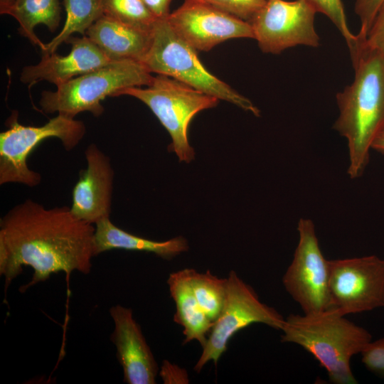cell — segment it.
I'll use <instances>...</instances> for the list:
<instances>
[{"label": "cell", "mask_w": 384, "mask_h": 384, "mask_svg": "<svg viewBox=\"0 0 384 384\" xmlns=\"http://www.w3.org/2000/svg\"><path fill=\"white\" fill-rule=\"evenodd\" d=\"M85 155L87 166L73 187L70 208L75 218L95 225L110 218L114 170L110 158L95 144L87 146Z\"/></svg>", "instance_id": "obj_13"}, {"label": "cell", "mask_w": 384, "mask_h": 384, "mask_svg": "<svg viewBox=\"0 0 384 384\" xmlns=\"http://www.w3.org/2000/svg\"><path fill=\"white\" fill-rule=\"evenodd\" d=\"M331 307L342 315L384 307V259L377 255L329 260Z\"/></svg>", "instance_id": "obj_10"}, {"label": "cell", "mask_w": 384, "mask_h": 384, "mask_svg": "<svg viewBox=\"0 0 384 384\" xmlns=\"http://www.w3.org/2000/svg\"><path fill=\"white\" fill-rule=\"evenodd\" d=\"M316 13L308 0H266L249 23L260 50L279 54L297 46H319L314 27Z\"/></svg>", "instance_id": "obj_11"}, {"label": "cell", "mask_w": 384, "mask_h": 384, "mask_svg": "<svg viewBox=\"0 0 384 384\" xmlns=\"http://www.w3.org/2000/svg\"><path fill=\"white\" fill-rule=\"evenodd\" d=\"M167 283L176 307L174 321L183 328V343L196 340L203 348L213 322L199 306L190 286L186 269L170 274Z\"/></svg>", "instance_id": "obj_18"}, {"label": "cell", "mask_w": 384, "mask_h": 384, "mask_svg": "<svg viewBox=\"0 0 384 384\" xmlns=\"http://www.w3.org/2000/svg\"><path fill=\"white\" fill-rule=\"evenodd\" d=\"M142 63L151 73L171 77L257 117L260 115V110L248 98L204 67L197 50L174 31L167 18L154 23L151 43Z\"/></svg>", "instance_id": "obj_5"}, {"label": "cell", "mask_w": 384, "mask_h": 384, "mask_svg": "<svg viewBox=\"0 0 384 384\" xmlns=\"http://www.w3.org/2000/svg\"><path fill=\"white\" fill-rule=\"evenodd\" d=\"M282 341L293 343L311 354L334 384H356L351 359L372 341L365 328L334 308L314 314H291L281 329Z\"/></svg>", "instance_id": "obj_3"}, {"label": "cell", "mask_w": 384, "mask_h": 384, "mask_svg": "<svg viewBox=\"0 0 384 384\" xmlns=\"http://www.w3.org/2000/svg\"><path fill=\"white\" fill-rule=\"evenodd\" d=\"M65 43L71 45L68 54L42 53L39 63L23 67L20 80L29 87L42 80L58 86L112 62L87 36Z\"/></svg>", "instance_id": "obj_15"}, {"label": "cell", "mask_w": 384, "mask_h": 384, "mask_svg": "<svg viewBox=\"0 0 384 384\" xmlns=\"http://www.w3.org/2000/svg\"><path fill=\"white\" fill-rule=\"evenodd\" d=\"M384 0H356L354 11L361 22L360 30L368 33L375 14Z\"/></svg>", "instance_id": "obj_26"}, {"label": "cell", "mask_w": 384, "mask_h": 384, "mask_svg": "<svg viewBox=\"0 0 384 384\" xmlns=\"http://www.w3.org/2000/svg\"><path fill=\"white\" fill-rule=\"evenodd\" d=\"M227 279L226 297L220 316L213 323L194 370L200 372L208 362L217 364L226 351L230 339L255 323L281 330L284 318L273 307L262 303L255 290L231 271Z\"/></svg>", "instance_id": "obj_8"}, {"label": "cell", "mask_w": 384, "mask_h": 384, "mask_svg": "<svg viewBox=\"0 0 384 384\" xmlns=\"http://www.w3.org/2000/svg\"><path fill=\"white\" fill-rule=\"evenodd\" d=\"M167 20L174 31L196 50L208 51L232 38H254L248 21L203 0H184Z\"/></svg>", "instance_id": "obj_12"}, {"label": "cell", "mask_w": 384, "mask_h": 384, "mask_svg": "<svg viewBox=\"0 0 384 384\" xmlns=\"http://www.w3.org/2000/svg\"><path fill=\"white\" fill-rule=\"evenodd\" d=\"M4 14L11 16L18 23V32L40 48L44 43L34 33L39 24L45 25L54 32L61 20V7L59 0H14Z\"/></svg>", "instance_id": "obj_19"}, {"label": "cell", "mask_w": 384, "mask_h": 384, "mask_svg": "<svg viewBox=\"0 0 384 384\" xmlns=\"http://www.w3.org/2000/svg\"><path fill=\"white\" fill-rule=\"evenodd\" d=\"M371 149L379 153L384 154V127L375 138Z\"/></svg>", "instance_id": "obj_29"}, {"label": "cell", "mask_w": 384, "mask_h": 384, "mask_svg": "<svg viewBox=\"0 0 384 384\" xmlns=\"http://www.w3.org/2000/svg\"><path fill=\"white\" fill-rule=\"evenodd\" d=\"M193 293L202 310L213 323L220 314L226 297L227 279L186 269Z\"/></svg>", "instance_id": "obj_21"}, {"label": "cell", "mask_w": 384, "mask_h": 384, "mask_svg": "<svg viewBox=\"0 0 384 384\" xmlns=\"http://www.w3.org/2000/svg\"><path fill=\"white\" fill-rule=\"evenodd\" d=\"M151 31L102 16L87 29L85 35L112 61L142 62L151 43Z\"/></svg>", "instance_id": "obj_16"}, {"label": "cell", "mask_w": 384, "mask_h": 384, "mask_svg": "<svg viewBox=\"0 0 384 384\" xmlns=\"http://www.w3.org/2000/svg\"><path fill=\"white\" fill-rule=\"evenodd\" d=\"M103 16L151 31L157 19L142 0H101Z\"/></svg>", "instance_id": "obj_22"}, {"label": "cell", "mask_w": 384, "mask_h": 384, "mask_svg": "<svg viewBox=\"0 0 384 384\" xmlns=\"http://www.w3.org/2000/svg\"><path fill=\"white\" fill-rule=\"evenodd\" d=\"M153 78L140 61L115 60L56 86L55 91H43L39 105L47 114L75 118L89 112L98 117L104 112L101 102L105 97H117L128 87L148 86Z\"/></svg>", "instance_id": "obj_4"}, {"label": "cell", "mask_w": 384, "mask_h": 384, "mask_svg": "<svg viewBox=\"0 0 384 384\" xmlns=\"http://www.w3.org/2000/svg\"><path fill=\"white\" fill-rule=\"evenodd\" d=\"M145 87L126 88L118 96L129 95L144 103L171 136L169 151L174 152L180 161L190 163L195 151L188 142V126L196 114L215 107L219 100L164 75L154 77Z\"/></svg>", "instance_id": "obj_6"}, {"label": "cell", "mask_w": 384, "mask_h": 384, "mask_svg": "<svg viewBox=\"0 0 384 384\" xmlns=\"http://www.w3.org/2000/svg\"><path fill=\"white\" fill-rule=\"evenodd\" d=\"M95 226L75 218L68 206L46 208L26 199L0 219V274L6 286L19 275L23 266L33 268L31 286L51 274L92 268Z\"/></svg>", "instance_id": "obj_1"}, {"label": "cell", "mask_w": 384, "mask_h": 384, "mask_svg": "<svg viewBox=\"0 0 384 384\" xmlns=\"http://www.w3.org/2000/svg\"><path fill=\"white\" fill-rule=\"evenodd\" d=\"M317 13L326 16L337 28L350 49L356 40V35L349 29L341 0H308Z\"/></svg>", "instance_id": "obj_23"}, {"label": "cell", "mask_w": 384, "mask_h": 384, "mask_svg": "<svg viewBox=\"0 0 384 384\" xmlns=\"http://www.w3.org/2000/svg\"><path fill=\"white\" fill-rule=\"evenodd\" d=\"M364 366L384 379V337L371 341L361 353Z\"/></svg>", "instance_id": "obj_25"}, {"label": "cell", "mask_w": 384, "mask_h": 384, "mask_svg": "<svg viewBox=\"0 0 384 384\" xmlns=\"http://www.w3.org/2000/svg\"><path fill=\"white\" fill-rule=\"evenodd\" d=\"M299 240L282 283L304 314L331 309L329 288V260L322 254L314 223L301 218L297 225Z\"/></svg>", "instance_id": "obj_9"}, {"label": "cell", "mask_w": 384, "mask_h": 384, "mask_svg": "<svg viewBox=\"0 0 384 384\" xmlns=\"http://www.w3.org/2000/svg\"><path fill=\"white\" fill-rule=\"evenodd\" d=\"M354 80L336 94L338 116L334 129L348 143L351 178L361 176L369 162L372 144L384 127V53L359 31L349 49Z\"/></svg>", "instance_id": "obj_2"}, {"label": "cell", "mask_w": 384, "mask_h": 384, "mask_svg": "<svg viewBox=\"0 0 384 384\" xmlns=\"http://www.w3.org/2000/svg\"><path fill=\"white\" fill-rule=\"evenodd\" d=\"M13 111L6 121L7 129L0 133V185L16 183L37 186L41 176L28 166L27 159L43 141L55 137L66 151L75 148L85 136L82 121L58 114L42 126H24Z\"/></svg>", "instance_id": "obj_7"}, {"label": "cell", "mask_w": 384, "mask_h": 384, "mask_svg": "<svg viewBox=\"0 0 384 384\" xmlns=\"http://www.w3.org/2000/svg\"><path fill=\"white\" fill-rule=\"evenodd\" d=\"M66 12L65 23L60 33L44 43L42 53L55 52L58 47L75 33L85 35L87 29L103 16L101 0H63Z\"/></svg>", "instance_id": "obj_20"}, {"label": "cell", "mask_w": 384, "mask_h": 384, "mask_svg": "<svg viewBox=\"0 0 384 384\" xmlns=\"http://www.w3.org/2000/svg\"><path fill=\"white\" fill-rule=\"evenodd\" d=\"M114 321L111 341L128 384H154L159 368L131 309L119 304L110 309Z\"/></svg>", "instance_id": "obj_14"}, {"label": "cell", "mask_w": 384, "mask_h": 384, "mask_svg": "<svg viewBox=\"0 0 384 384\" xmlns=\"http://www.w3.org/2000/svg\"><path fill=\"white\" fill-rule=\"evenodd\" d=\"M14 0H0V14H4Z\"/></svg>", "instance_id": "obj_30"}, {"label": "cell", "mask_w": 384, "mask_h": 384, "mask_svg": "<svg viewBox=\"0 0 384 384\" xmlns=\"http://www.w3.org/2000/svg\"><path fill=\"white\" fill-rule=\"evenodd\" d=\"M204 1L235 16L250 21L264 6L266 0H203Z\"/></svg>", "instance_id": "obj_24"}, {"label": "cell", "mask_w": 384, "mask_h": 384, "mask_svg": "<svg viewBox=\"0 0 384 384\" xmlns=\"http://www.w3.org/2000/svg\"><path fill=\"white\" fill-rule=\"evenodd\" d=\"M173 0H142L144 5L157 19L167 18L170 13V6Z\"/></svg>", "instance_id": "obj_28"}, {"label": "cell", "mask_w": 384, "mask_h": 384, "mask_svg": "<svg viewBox=\"0 0 384 384\" xmlns=\"http://www.w3.org/2000/svg\"><path fill=\"white\" fill-rule=\"evenodd\" d=\"M95 226V257L108 250L122 249L152 252L161 258L170 260L188 249L187 240L181 236L163 242L154 241L120 229L112 223L110 218L102 219Z\"/></svg>", "instance_id": "obj_17"}, {"label": "cell", "mask_w": 384, "mask_h": 384, "mask_svg": "<svg viewBox=\"0 0 384 384\" xmlns=\"http://www.w3.org/2000/svg\"><path fill=\"white\" fill-rule=\"evenodd\" d=\"M368 43L384 53V1L380 6L366 35Z\"/></svg>", "instance_id": "obj_27"}]
</instances>
